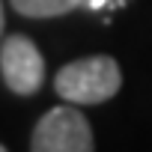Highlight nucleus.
I'll return each mask as SVG.
<instances>
[{"mask_svg":"<svg viewBox=\"0 0 152 152\" xmlns=\"http://www.w3.org/2000/svg\"><path fill=\"white\" fill-rule=\"evenodd\" d=\"M119 87H122L119 63L107 54L75 60V63L63 66L54 78L57 96L72 104H102V102L113 99L119 93Z\"/></svg>","mask_w":152,"mask_h":152,"instance_id":"1","label":"nucleus"},{"mask_svg":"<svg viewBox=\"0 0 152 152\" xmlns=\"http://www.w3.org/2000/svg\"><path fill=\"white\" fill-rule=\"evenodd\" d=\"M93 128L87 116L75 107H51L33 128L30 149L33 152H90Z\"/></svg>","mask_w":152,"mask_h":152,"instance_id":"2","label":"nucleus"},{"mask_svg":"<svg viewBox=\"0 0 152 152\" xmlns=\"http://www.w3.org/2000/svg\"><path fill=\"white\" fill-rule=\"evenodd\" d=\"M0 72L12 93L33 96L45 81V57L33 45V39L15 33L0 48Z\"/></svg>","mask_w":152,"mask_h":152,"instance_id":"3","label":"nucleus"},{"mask_svg":"<svg viewBox=\"0 0 152 152\" xmlns=\"http://www.w3.org/2000/svg\"><path fill=\"white\" fill-rule=\"evenodd\" d=\"M9 3L24 18H57L84 6V0H9Z\"/></svg>","mask_w":152,"mask_h":152,"instance_id":"4","label":"nucleus"},{"mask_svg":"<svg viewBox=\"0 0 152 152\" xmlns=\"http://www.w3.org/2000/svg\"><path fill=\"white\" fill-rule=\"evenodd\" d=\"M116 0H84V6L87 9H93V12H102V9H107V6H113Z\"/></svg>","mask_w":152,"mask_h":152,"instance_id":"5","label":"nucleus"},{"mask_svg":"<svg viewBox=\"0 0 152 152\" xmlns=\"http://www.w3.org/2000/svg\"><path fill=\"white\" fill-rule=\"evenodd\" d=\"M0 33H3V3H0Z\"/></svg>","mask_w":152,"mask_h":152,"instance_id":"6","label":"nucleus"},{"mask_svg":"<svg viewBox=\"0 0 152 152\" xmlns=\"http://www.w3.org/2000/svg\"><path fill=\"white\" fill-rule=\"evenodd\" d=\"M0 152H3V146H0Z\"/></svg>","mask_w":152,"mask_h":152,"instance_id":"7","label":"nucleus"}]
</instances>
